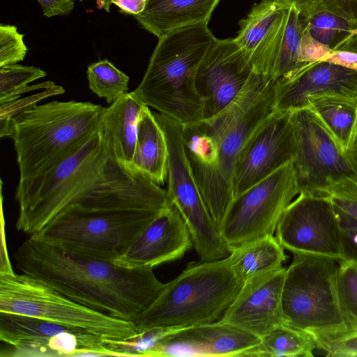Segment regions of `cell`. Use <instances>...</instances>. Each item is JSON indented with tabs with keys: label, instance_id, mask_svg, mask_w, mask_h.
Returning <instances> with one entry per match:
<instances>
[{
	"label": "cell",
	"instance_id": "d590c367",
	"mask_svg": "<svg viewBox=\"0 0 357 357\" xmlns=\"http://www.w3.org/2000/svg\"><path fill=\"white\" fill-rule=\"evenodd\" d=\"M333 50L330 47L316 40L311 35L305 22L299 50V61L303 66L310 63L323 61Z\"/></svg>",
	"mask_w": 357,
	"mask_h": 357
},
{
	"label": "cell",
	"instance_id": "277c9868",
	"mask_svg": "<svg viewBox=\"0 0 357 357\" xmlns=\"http://www.w3.org/2000/svg\"><path fill=\"white\" fill-rule=\"evenodd\" d=\"M215 38L208 23L184 26L161 37L133 91L145 105L182 125L204 119L195 78Z\"/></svg>",
	"mask_w": 357,
	"mask_h": 357
},
{
	"label": "cell",
	"instance_id": "4dcf8cb0",
	"mask_svg": "<svg viewBox=\"0 0 357 357\" xmlns=\"http://www.w3.org/2000/svg\"><path fill=\"white\" fill-rule=\"evenodd\" d=\"M336 289L346 330H357V264L345 260L339 261L336 274Z\"/></svg>",
	"mask_w": 357,
	"mask_h": 357
},
{
	"label": "cell",
	"instance_id": "7402d4cb",
	"mask_svg": "<svg viewBox=\"0 0 357 357\" xmlns=\"http://www.w3.org/2000/svg\"><path fill=\"white\" fill-rule=\"evenodd\" d=\"M145 105L132 91L104 107L101 130L111 158L123 167L132 169L137 123Z\"/></svg>",
	"mask_w": 357,
	"mask_h": 357
},
{
	"label": "cell",
	"instance_id": "f35d334b",
	"mask_svg": "<svg viewBox=\"0 0 357 357\" xmlns=\"http://www.w3.org/2000/svg\"><path fill=\"white\" fill-rule=\"evenodd\" d=\"M47 17L69 14L74 8L73 0H37Z\"/></svg>",
	"mask_w": 357,
	"mask_h": 357
},
{
	"label": "cell",
	"instance_id": "d6a6232c",
	"mask_svg": "<svg viewBox=\"0 0 357 357\" xmlns=\"http://www.w3.org/2000/svg\"><path fill=\"white\" fill-rule=\"evenodd\" d=\"M325 195L337 211L357 221V178L345 177L333 183Z\"/></svg>",
	"mask_w": 357,
	"mask_h": 357
},
{
	"label": "cell",
	"instance_id": "b9f144b4",
	"mask_svg": "<svg viewBox=\"0 0 357 357\" xmlns=\"http://www.w3.org/2000/svg\"><path fill=\"white\" fill-rule=\"evenodd\" d=\"M287 7L294 6L303 17H309L314 11L315 0H278Z\"/></svg>",
	"mask_w": 357,
	"mask_h": 357
},
{
	"label": "cell",
	"instance_id": "d4e9b609",
	"mask_svg": "<svg viewBox=\"0 0 357 357\" xmlns=\"http://www.w3.org/2000/svg\"><path fill=\"white\" fill-rule=\"evenodd\" d=\"M284 250L276 236L266 235L233 248L227 257L236 275L244 282L282 267L287 259Z\"/></svg>",
	"mask_w": 357,
	"mask_h": 357
},
{
	"label": "cell",
	"instance_id": "7a4b0ae2",
	"mask_svg": "<svg viewBox=\"0 0 357 357\" xmlns=\"http://www.w3.org/2000/svg\"><path fill=\"white\" fill-rule=\"evenodd\" d=\"M274 83L271 77L253 71L242 90L222 111L182 125L187 157L218 229L234 199V174L238 156L275 111Z\"/></svg>",
	"mask_w": 357,
	"mask_h": 357
},
{
	"label": "cell",
	"instance_id": "6da1fadb",
	"mask_svg": "<svg viewBox=\"0 0 357 357\" xmlns=\"http://www.w3.org/2000/svg\"><path fill=\"white\" fill-rule=\"evenodd\" d=\"M15 266L70 299L110 317L135 322L165 283L151 266L126 268L81 257L29 236L13 255Z\"/></svg>",
	"mask_w": 357,
	"mask_h": 357
},
{
	"label": "cell",
	"instance_id": "ba28073f",
	"mask_svg": "<svg viewBox=\"0 0 357 357\" xmlns=\"http://www.w3.org/2000/svg\"><path fill=\"white\" fill-rule=\"evenodd\" d=\"M0 312L78 328L103 340H121L137 333L133 322L82 305L22 273L0 274Z\"/></svg>",
	"mask_w": 357,
	"mask_h": 357
},
{
	"label": "cell",
	"instance_id": "e0dca14e",
	"mask_svg": "<svg viewBox=\"0 0 357 357\" xmlns=\"http://www.w3.org/2000/svg\"><path fill=\"white\" fill-rule=\"evenodd\" d=\"M261 339L220 321L168 329L148 356H243Z\"/></svg>",
	"mask_w": 357,
	"mask_h": 357
},
{
	"label": "cell",
	"instance_id": "1f68e13d",
	"mask_svg": "<svg viewBox=\"0 0 357 357\" xmlns=\"http://www.w3.org/2000/svg\"><path fill=\"white\" fill-rule=\"evenodd\" d=\"M303 17V16H302ZM305 22L311 35L318 41L334 50L355 29L349 22L329 11L314 13Z\"/></svg>",
	"mask_w": 357,
	"mask_h": 357
},
{
	"label": "cell",
	"instance_id": "5b68a950",
	"mask_svg": "<svg viewBox=\"0 0 357 357\" xmlns=\"http://www.w3.org/2000/svg\"><path fill=\"white\" fill-rule=\"evenodd\" d=\"M112 158L100 129L47 169L19 180L17 231H40L105 174Z\"/></svg>",
	"mask_w": 357,
	"mask_h": 357
},
{
	"label": "cell",
	"instance_id": "603a6c76",
	"mask_svg": "<svg viewBox=\"0 0 357 357\" xmlns=\"http://www.w3.org/2000/svg\"><path fill=\"white\" fill-rule=\"evenodd\" d=\"M220 0H146L134 17L158 39L182 27L208 23Z\"/></svg>",
	"mask_w": 357,
	"mask_h": 357
},
{
	"label": "cell",
	"instance_id": "ab89813d",
	"mask_svg": "<svg viewBox=\"0 0 357 357\" xmlns=\"http://www.w3.org/2000/svg\"><path fill=\"white\" fill-rule=\"evenodd\" d=\"M323 61L330 62L357 73V52L347 50H333Z\"/></svg>",
	"mask_w": 357,
	"mask_h": 357
},
{
	"label": "cell",
	"instance_id": "30bf717a",
	"mask_svg": "<svg viewBox=\"0 0 357 357\" xmlns=\"http://www.w3.org/2000/svg\"><path fill=\"white\" fill-rule=\"evenodd\" d=\"M298 195L291 160L234 198L219 229L222 239L232 249L273 235L284 211Z\"/></svg>",
	"mask_w": 357,
	"mask_h": 357
},
{
	"label": "cell",
	"instance_id": "7dc6e473",
	"mask_svg": "<svg viewBox=\"0 0 357 357\" xmlns=\"http://www.w3.org/2000/svg\"><path fill=\"white\" fill-rule=\"evenodd\" d=\"M73 1H82V0H73Z\"/></svg>",
	"mask_w": 357,
	"mask_h": 357
},
{
	"label": "cell",
	"instance_id": "4fadbf2b",
	"mask_svg": "<svg viewBox=\"0 0 357 357\" xmlns=\"http://www.w3.org/2000/svg\"><path fill=\"white\" fill-rule=\"evenodd\" d=\"M275 234L292 254L344 259L337 212L327 196L299 193L284 211Z\"/></svg>",
	"mask_w": 357,
	"mask_h": 357
},
{
	"label": "cell",
	"instance_id": "3957f363",
	"mask_svg": "<svg viewBox=\"0 0 357 357\" xmlns=\"http://www.w3.org/2000/svg\"><path fill=\"white\" fill-rule=\"evenodd\" d=\"M103 109L75 100L6 108L0 135L13 141L20 180L47 169L98 131Z\"/></svg>",
	"mask_w": 357,
	"mask_h": 357
},
{
	"label": "cell",
	"instance_id": "cb8c5ba5",
	"mask_svg": "<svg viewBox=\"0 0 357 357\" xmlns=\"http://www.w3.org/2000/svg\"><path fill=\"white\" fill-rule=\"evenodd\" d=\"M132 167L163 185L167 176V146L165 133L149 107L145 105L137 123Z\"/></svg>",
	"mask_w": 357,
	"mask_h": 357
},
{
	"label": "cell",
	"instance_id": "74e56055",
	"mask_svg": "<svg viewBox=\"0 0 357 357\" xmlns=\"http://www.w3.org/2000/svg\"><path fill=\"white\" fill-rule=\"evenodd\" d=\"M321 10L331 12L357 27V0H315L313 13Z\"/></svg>",
	"mask_w": 357,
	"mask_h": 357
},
{
	"label": "cell",
	"instance_id": "f6af8a7d",
	"mask_svg": "<svg viewBox=\"0 0 357 357\" xmlns=\"http://www.w3.org/2000/svg\"><path fill=\"white\" fill-rule=\"evenodd\" d=\"M111 5L109 0H98V6L108 13L110 12Z\"/></svg>",
	"mask_w": 357,
	"mask_h": 357
},
{
	"label": "cell",
	"instance_id": "44dd1931",
	"mask_svg": "<svg viewBox=\"0 0 357 357\" xmlns=\"http://www.w3.org/2000/svg\"><path fill=\"white\" fill-rule=\"evenodd\" d=\"M288 8L278 0H261L239 22L235 40L249 57L254 72L271 77Z\"/></svg>",
	"mask_w": 357,
	"mask_h": 357
},
{
	"label": "cell",
	"instance_id": "d6986e66",
	"mask_svg": "<svg viewBox=\"0 0 357 357\" xmlns=\"http://www.w3.org/2000/svg\"><path fill=\"white\" fill-rule=\"evenodd\" d=\"M286 269L282 266L244 281L219 321L238 327L259 338L284 324L282 291Z\"/></svg>",
	"mask_w": 357,
	"mask_h": 357
},
{
	"label": "cell",
	"instance_id": "ac0fdd59",
	"mask_svg": "<svg viewBox=\"0 0 357 357\" xmlns=\"http://www.w3.org/2000/svg\"><path fill=\"white\" fill-rule=\"evenodd\" d=\"M326 96H357V73L326 61L305 64L275 80L273 107L294 111Z\"/></svg>",
	"mask_w": 357,
	"mask_h": 357
},
{
	"label": "cell",
	"instance_id": "7bdbcfd3",
	"mask_svg": "<svg viewBox=\"0 0 357 357\" xmlns=\"http://www.w3.org/2000/svg\"><path fill=\"white\" fill-rule=\"evenodd\" d=\"M345 155L357 174V120L349 143L345 151Z\"/></svg>",
	"mask_w": 357,
	"mask_h": 357
},
{
	"label": "cell",
	"instance_id": "2e32d148",
	"mask_svg": "<svg viewBox=\"0 0 357 357\" xmlns=\"http://www.w3.org/2000/svg\"><path fill=\"white\" fill-rule=\"evenodd\" d=\"M252 72L249 57L235 38H215L201 62L195 78L204 118L226 107L242 90Z\"/></svg>",
	"mask_w": 357,
	"mask_h": 357
},
{
	"label": "cell",
	"instance_id": "5bb4252c",
	"mask_svg": "<svg viewBox=\"0 0 357 357\" xmlns=\"http://www.w3.org/2000/svg\"><path fill=\"white\" fill-rule=\"evenodd\" d=\"M167 146V197L181 213L195 245H205L218 235V228L204 201L186 155L182 124L153 112Z\"/></svg>",
	"mask_w": 357,
	"mask_h": 357
},
{
	"label": "cell",
	"instance_id": "9a60e30c",
	"mask_svg": "<svg viewBox=\"0 0 357 357\" xmlns=\"http://www.w3.org/2000/svg\"><path fill=\"white\" fill-rule=\"evenodd\" d=\"M292 111L275 110L248 142L236 161L234 198L293 160Z\"/></svg>",
	"mask_w": 357,
	"mask_h": 357
},
{
	"label": "cell",
	"instance_id": "bcb514c9",
	"mask_svg": "<svg viewBox=\"0 0 357 357\" xmlns=\"http://www.w3.org/2000/svg\"><path fill=\"white\" fill-rule=\"evenodd\" d=\"M354 33H357V27L354 29H352V31H351V34H354Z\"/></svg>",
	"mask_w": 357,
	"mask_h": 357
},
{
	"label": "cell",
	"instance_id": "8fae6325",
	"mask_svg": "<svg viewBox=\"0 0 357 357\" xmlns=\"http://www.w3.org/2000/svg\"><path fill=\"white\" fill-rule=\"evenodd\" d=\"M291 117L298 194L325 195L333 183L345 177L357 178L339 144L310 108L292 111Z\"/></svg>",
	"mask_w": 357,
	"mask_h": 357
},
{
	"label": "cell",
	"instance_id": "ffe728a7",
	"mask_svg": "<svg viewBox=\"0 0 357 357\" xmlns=\"http://www.w3.org/2000/svg\"><path fill=\"white\" fill-rule=\"evenodd\" d=\"M192 247L191 236L184 220L167 199L160 213L113 262L129 268L153 267L183 257Z\"/></svg>",
	"mask_w": 357,
	"mask_h": 357
},
{
	"label": "cell",
	"instance_id": "f546056e",
	"mask_svg": "<svg viewBox=\"0 0 357 357\" xmlns=\"http://www.w3.org/2000/svg\"><path fill=\"white\" fill-rule=\"evenodd\" d=\"M47 73L40 68L20 64H8L0 66V103L1 105L15 100L20 93L41 88L54 86L52 82L29 86L28 84L38 79L46 77Z\"/></svg>",
	"mask_w": 357,
	"mask_h": 357
},
{
	"label": "cell",
	"instance_id": "7c38bea8",
	"mask_svg": "<svg viewBox=\"0 0 357 357\" xmlns=\"http://www.w3.org/2000/svg\"><path fill=\"white\" fill-rule=\"evenodd\" d=\"M6 356H111L103 339L84 330L45 319L0 312Z\"/></svg>",
	"mask_w": 357,
	"mask_h": 357
},
{
	"label": "cell",
	"instance_id": "4316f807",
	"mask_svg": "<svg viewBox=\"0 0 357 357\" xmlns=\"http://www.w3.org/2000/svg\"><path fill=\"white\" fill-rule=\"evenodd\" d=\"M321 119L345 153L357 120V96H326L307 107Z\"/></svg>",
	"mask_w": 357,
	"mask_h": 357
},
{
	"label": "cell",
	"instance_id": "83f0119b",
	"mask_svg": "<svg viewBox=\"0 0 357 357\" xmlns=\"http://www.w3.org/2000/svg\"><path fill=\"white\" fill-rule=\"evenodd\" d=\"M304 26V17L294 6H289L271 75L273 79L276 80L303 66L299 61V50Z\"/></svg>",
	"mask_w": 357,
	"mask_h": 357
},
{
	"label": "cell",
	"instance_id": "8d00e7d4",
	"mask_svg": "<svg viewBox=\"0 0 357 357\" xmlns=\"http://www.w3.org/2000/svg\"><path fill=\"white\" fill-rule=\"evenodd\" d=\"M335 211L342 236L343 260L357 264V221Z\"/></svg>",
	"mask_w": 357,
	"mask_h": 357
},
{
	"label": "cell",
	"instance_id": "484cf974",
	"mask_svg": "<svg viewBox=\"0 0 357 357\" xmlns=\"http://www.w3.org/2000/svg\"><path fill=\"white\" fill-rule=\"evenodd\" d=\"M260 339V342L243 356L312 357L318 349L314 335L286 324L278 326Z\"/></svg>",
	"mask_w": 357,
	"mask_h": 357
},
{
	"label": "cell",
	"instance_id": "836d02e7",
	"mask_svg": "<svg viewBox=\"0 0 357 357\" xmlns=\"http://www.w3.org/2000/svg\"><path fill=\"white\" fill-rule=\"evenodd\" d=\"M27 47L24 34L14 25H0V66L15 64L24 60Z\"/></svg>",
	"mask_w": 357,
	"mask_h": 357
},
{
	"label": "cell",
	"instance_id": "60d3db41",
	"mask_svg": "<svg viewBox=\"0 0 357 357\" xmlns=\"http://www.w3.org/2000/svg\"><path fill=\"white\" fill-rule=\"evenodd\" d=\"M111 4H114L124 13L133 16L141 13L146 6V0H109Z\"/></svg>",
	"mask_w": 357,
	"mask_h": 357
},
{
	"label": "cell",
	"instance_id": "f1b7e54d",
	"mask_svg": "<svg viewBox=\"0 0 357 357\" xmlns=\"http://www.w3.org/2000/svg\"><path fill=\"white\" fill-rule=\"evenodd\" d=\"M91 91L107 103L128 93L130 78L107 59L90 64L86 70Z\"/></svg>",
	"mask_w": 357,
	"mask_h": 357
},
{
	"label": "cell",
	"instance_id": "52a82bcc",
	"mask_svg": "<svg viewBox=\"0 0 357 357\" xmlns=\"http://www.w3.org/2000/svg\"><path fill=\"white\" fill-rule=\"evenodd\" d=\"M282 291L284 323L316 339L346 330L336 289L337 259L293 254Z\"/></svg>",
	"mask_w": 357,
	"mask_h": 357
},
{
	"label": "cell",
	"instance_id": "ee69618b",
	"mask_svg": "<svg viewBox=\"0 0 357 357\" xmlns=\"http://www.w3.org/2000/svg\"><path fill=\"white\" fill-rule=\"evenodd\" d=\"M334 50H347L357 52V33L349 35Z\"/></svg>",
	"mask_w": 357,
	"mask_h": 357
},
{
	"label": "cell",
	"instance_id": "9c48e42d",
	"mask_svg": "<svg viewBox=\"0 0 357 357\" xmlns=\"http://www.w3.org/2000/svg\"><path fill=\"white\" fill-rule=\"evenodd\" d=\"M162 209L100 211L62 217L31 236L76 255L113 261L128 250Z\"/></svg>",
	"mask_w": 357,
	"mask_h": 357
},
{
	"label": "cell",
	"instance_id": "e575fe53",
	"mask_svg": "<svg viewBox=\"0 0 357 357\" xmlns=\"http://www.w3.org/2000/svg\"><path fill=\"white\" fill-rule=\"evenodd\" d=\"M316 340L317 348L327 356L357 357V330L343 331Z\"/></svg>",
	"mask_w": 357,
	"mask_h": 357
},
{
	"label": "cell",
	"instance_id": "8992f818",
	"mask_svg": "<svg viewBox=\"0 0 357 357\" xmlns=\"http://www.w3.org/2000/svg\"><path fill=\"white\" fill-rule=\"evenodd\" d=\"M243 281L228 257L191 261L165 285L134 323L137 333L155 328L174 329L219 321L241 289Z\"/></svg>",
	"mask_w": 357,
	"mask_h": 357
}]
</instances>
